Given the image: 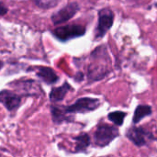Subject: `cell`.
<instances>
[{
  "instance_id": "3",
  "label": "cell",
  "mask_w": 157,
  "mask_h": 157,
  "mask_svg": "<svg viewBox=\"0 0 157 157\" xmlns=\"http://www.w3.org/2000/svg\"><path fill=\"white\" fill-rule=\"evenodd\" d=\"M126 137L138 147L147 145L157 139L152 132L144 127H132L127 131Z\"/></svg>"
},
{
  "instance_id": "2",
  "label": "cell",
  "mask_w": 157,
  "mask_h": 157,
  "mask_svg": "<svg viewBox=\"0 0 157 157\" xmlns=\"http://www.w3.org/2000/svg\"><path fill=\"white\" fill-rule=\"evenodd\" d=\"M100 100L93 98H78L74 104L69 106H63V109L67 114H86L98 109L100 106Z\"/></svg>"
},
{
  "instance_id": "15",
  "label": "cell",
  "mask_w": 157,
  "mask_h": 157,
  "mask_svg": "<svg viewBox=\"0 0 157 157\" xmlns=\"http://www.w3.org/2000/svg\"><path fill=\"white\" fill-rule=\"evenodd\" d=\"M61 0H34L37 6L41 8H51L55 6Z\"/></svg>"
},
{
  "instance_id": "6",
  "label": "cell",
  "mask_w": 157,
  "mask_h": 157,
  "mask_svg": "<svg viewBox=\"0 0 157 157\" xmlns=\"http://www.w3.org/2000/svg\"><path fill=\"white\" fill-rule=\"evenodd\" d=\"M114 15L109 8H103L98 12V24L96 30V37L102 38L113 24Z\"/></svg>"
},
{
  "instance_id": "14",
  "label": "cell",
  "mask_w": 157,
  "mask_h": 157,
  "mask_svg": "<svg viewBox=\"0 0 157 157\" xmlns=\"http://www.w3.org/2000/svg\"><path fill=\"white\" fill-rule=\"evenodd\" d=\"M127 116L126 112L123 111H113L110 112L108 116V119L112 121L117 126H121L124 122V120Z\"/></svg>"
},
{
  "instance_id": "5",
  "label": "cell",
  "mask_w": 157,
  "mask_h": 157,
  "mask_svg": "<svg viewBox=\"0 0 157 157\" xmlns=\"http://www.w3.org/2000/svg\"><path fill=\"white\" fill-rule=\"evenodd\" d=\"M26 95H18L10 90L0 91V104L3 105L6 109L10 112H16L21 106L22 98Z\"/></svg>"
},
{
  "instance_id": "1",
  "label": "cell",
  "mask_w": 157,
  "mask_h": 157,
  "mask_svg": "<svg viewBox=\"0 0 157 157\" xmlns=\"http://www.w3.org/2000/svg\"><path fill=\"white\" fill-rule=\"evenodd\" d=\"M119 136V130L107 123H100L97 126L94 132V144L98 147H105L109 145L114 139Z\"/></svg>"
},
{
  "instance_id": "17",
  "label": "cell",
  "mask_w": 157,
  "mask_h": 157,
  "mask_svg": "<svg viewBox=\"0 0 157 157\" xmlns=\"http://www.w3.org/2000/svg\"><path fill=\"white\" fill-rule=\"evenodd\" d=\"M2 65H3V63H2V62H0V68L2 67Z\"/></svg>"
},
{
  "instance_id": "18",
  "label": "cell",
  "mask_w": 157,
  "mask_h": 157,
  "mask_svg": "<svg viewBox=\"0 0 157 157\" xmlns=\"http://www.w3.org/2000/svg\"><path fill=\"white\" fill-rule=\"evenodd\" d=\"M0 157H1V154H0Z\"/></svg>"
},
{
  "instance_id": "8",
  "label": "cell",
  "mask_w": 157,
  "mask_h": 157,
  "mask_svg": "<svg viewBox=\"0 0 157 157\" xmlns=\"http://www.w3.org/2000/svg\"><path fill=\"white\" fill-rule=\"evenodd\" d=\"M51 115L52 121L55 125H60L65 122L69 123L75 121V118L72 115L65 112L63 106H51Z\"/></svg>"
},
{
  "instance_id": "10",
  "label": "cell",
  "mask_w": 157,
  "mask_h": 157,
  "mask_svg": "<svg viewBox=\"0 0 157 157\" xmlns=\"http://www.w3.org/2000/svg\"><path fill=\"white\" fill-rule=\"evenodd\" d=\"M72 90V86L67 83V82H64L61 86H58V87H53L52 88L51 92H50V95H49V98H50V100L52 102H61L64 99L66 94Z\"/></svg>"
},
{
  "instance_id": "4",
  "label": "cell",
  "mask_w": 157,
  "mask_h": 157,
  "mask_svg": "<svg viewBox=\"0 0 157 157\" xmlns=\"http://www.w3.org/2000/svg\"><path fill=\"white\" fill-rule=\"evenodd\" d=\"M85 32L86 29L81 25H66L52 30L53 36L61 41H67L69 40L81 37Z\"/></svg>"
},
{
  "instance_id": "13",
  "label": "cell",
  "mask_w": 157,
  "mask_h": 157,
  "mask_svg": "<svg viewBox=\"0 0 157 157\" xmlns=\"http://www.w3.org/2000/svg\"><path fill=\"white\" fill-rule=\"evenodd\" d=\"M13 84L15 85H10V86H15L18 88H22L24 91H27V95L28 96H35L36 94L32 92V90L36 89V88H40V86H38V84H36L33 80H26V81H17V82H14Z\"/></svg>"
},
{
  "instance_id": "11",
  "label": "cell",
  "mask_w": 157,
  "mask_h": 157,
  "mask_svg": "<svg viewBox=\"0 0 157 157\" xmlns=\"http://www.w3.org/2000/svg\"><path fill=\"white\" fill-rule=\"evenodd\" d=\"M74 141L75 142V154L86 152L91 144V138L89 134L86 132H81L80 134H78L74 138Z\"/></svg>"
},
{
  "instance_id": "16",
  "label": "cell",
  "mask_w": 157,
  "mask_h": 157,
  "mask_svg": "<svg viewBox=\"0 0 157 157\" xmlns=\"http://www.w3.org/2000/svg\"><path fill=\"white\" fill-rule=\"evenodd\" d=\"M7 12V7L0 2V16H4L5 14H6Z\"/></svg>"
},
{
  "instance_id": "7",
  "label": "cell",
  "mask_w": 157,
  "mask_h": 157,
  "mask_svg": "<svg viewBox=\"0 0 157 157\" xmlns=\"http://www.w3.org/2000/svg\"><path fill=\"white\" fill-rule=\"evenodd\" d=\"M79 10V6L77 3H69L60 10L56 11L52 16V21L53 22L54 25L62 24L69 19H71L76 12Z\"/></svg>"
},
{
  "instance_id": "9",
  "label": "cell",
  "mask_w": 157,
  "mask_h": 157,
  "mask_svg": "<svg viewBox=\"0 0 157 157\" xmlns=\"http://www.w3.org/2000/svg\"><path fill=\"white\" fill-rule=\"evenodd\" d=\"M36 70V75L37 76L46 83L47 85H53L56 84L59 80V76L56 75V73L50 67H45V66H38L35 67Z\"/></svg>"
},
{
  "instance_id": "12",
  "label": "cell",
  "mask_w": 157,
  "mask_h": 157,
  "mask_svg": "<svg viewBox=\"0 0 157 157\" xmlns=\"http://www.w3.org/2000/svg\"><path fill=\"white\" fill-rule=\"evenodd\" d=\"M153 112L152 107L148 106V105H139L136 109L134 110V114H133V118H132V122L134 124L139 123L144 118L150 116Z\"/></svg>"
}]
</instances>
